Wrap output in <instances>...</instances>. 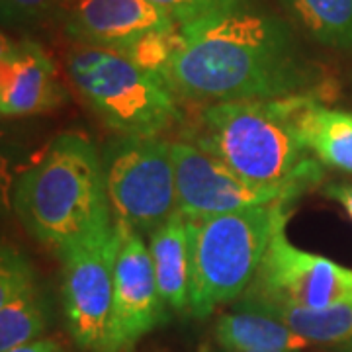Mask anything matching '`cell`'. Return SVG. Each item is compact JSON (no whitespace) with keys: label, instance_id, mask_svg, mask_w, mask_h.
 I'll list each match as a JSON object with an SVG mask.
<instances>
[{"label":"cell","instance_id":"obj_1","mask_svg":"<svg viewBox=\"0 0 352 352\" xmlns=\"http://www.w3.org/2000/svg\"><path fill=\"white\" fill-rule=\"evenodd\" d=\"M166 80L180 100L201 106L319 96L325 87L288 20L249 0L178 25Z\"/></svg>","mask_w":352,"mask_h":352},{"label":"cell","instance_id":"obj_2","mask_svg":"<svg viewBox=\"0 0 352 352\" xmlns=\"http://www.w3.org/2000/svg\"><path fill=\"white\" fill-rule=\"evenodd\" d=\"M12 210L25 231L59 258L108 233L113 215L96 145L82 133H59L16 178Z\"/></svg>","mask_w":352,"mask_h":352},{"label":"cell","instance_id":"obj_3","mask_svg":"<svg viewBox=\"0 0 352 352\" xmlns=\"http://www.w3.org/2000/svg\"><path fill=\"white\" fill-rule=\"evenodd\" d=\"M292 100L204 104L186 139L256 186L305 192L321 184L323 164L298 135Z\"/></svg>","mask_w":352,"mask_h":352},{"label":"cell","instance_id":"obj_4","mask_svg":"<svg viewBox=\"0 0 352 352\" xmlns=\"http://www.w3.org/2000/svg\"><path fill=\"white\" fill-rule=\"evenodd\" d=\"M288 201L235 214L188 219L190 307L196 319L237 302L249 289L276 227L288 219Z\"/></svg>","mask_w":352,"mask_h":352},{"label":"cell","instance_id":"obj_5","mask_svg":"<svg viewBox=\"0 0 352 352\" xmlns=\"http://www.w3.org/2000/svg\"><path fill=\"white\" fill-rule=\"evenodd\" d=\"M65 67L80 98L116 135L161 138L182 118L173 87L122 51L71 43Z\"/></svg>","mask_w":352,"mask_h":352},{"label":"cell","instance_id":"obj_6","mask_svg":"<svg viewBox=\"0 0 352 352\" xmlns=\"http://www.w3.org/2000/svg\"><path fill=\"white\" fill-rule=\"evenodd\" d=\"M100 155L113 219L149 237L178 210L170 141L116 135Z\"/></svg>","mask_w":352,"mask_h":352},{"label":"cell","instance_id":"obj_7","mask_svg":"<svg viewBox=\"0 0 352 352\" xmlns=\"http://www.w3.org/2000/svg\"><path fill=\"white\" fill-rule=\"evenodd\" d=\"M286 223L288 219L276 227L258 272L243 296L305 311L352 303L351 268L298 249L286 237Z\"/></svg>","mask_w":352,"mask_h":352},{"label":"cell","instance_id":"obj_8","mask_svg":"<svg viewBox=\"0 0 352 352\" xmlns=\"http://www.w3.org/2000/svg\"><path fill=\"white\" fill-rule=\"evenodd\" d=\"M116 231L102 233L61 256V303L67 331L82 352L113 349Z\"/></svg>","mask_w":352,"mask_h":352},{"label":"cell","instance_id":"obj_9","mask_svg":"<svg viewBox=\"0 0 352 352\" xmlns=\"http://www.w3.org/2000/svg\"><path fill=\"white\" fill-rule=\"evenodd\" d=\"M178 210L188 219L235 214L249 208L294 201L303 192L256 186L190 141H173Z\"/></svg>","mask_w":352,"mask_h":352},{"label":"cell","instance_id":"obj_10","mask_svg":"<svg viewBox=\"0 0 352 352\" xmlns=\"http://www.w3.org/2000/svg\"><path fill=\"white\" fill-rule=\"evenodd\" d=\"M113 349L126 352L166 321L147 239L126 221L113 219Z\"/></svg>","mask_w":352,"mask_h":352},{"label":"cell","instance_id":"obj_11","mask_svg":"<svg viewBox=\"0 0 352 352\" xmlns=\"http://www.w3.org/2000/svg\"><path fill=\"white\" fill-rule=\"evenodd\" d=\"M59 18L65 36L73 43L116 51L178 25L147 0H67Z\"/></svg>","mask_w":352,"mask_h":352},{"label":"cell","instance_id":"obj_12","mask_svg":"<svg viewBox=\"0 0 352 352\" xmlns=\"http://www.w3.org/2000/svg\"><path fill=\"white\" fill-rule=\"evenodd\" d=\"M69 98L55 63L38 41L2 34L0 43V113L22 118L51 112Z\"/></svg>","mask_w":352,"mask_h":352},{"label":"cell","instance_id":"obj_13","mask_svg":"<svg viewBox=\"0 0 352 352\" xmlns=\"http://www.w3.org/2000/svg\"><path fill=\"white\" fill-rule=\"evenodd\" d=\"M50 325V305L38 272L10 243L0 251V352L41 339Z\"/></svg>","mask_w":352,"mask_h":352},{"label":"cell","instance_id":"obj_14","mask_svg":"<svg viewBox=\"0 0 352 352\" xmlns=\"http://www.w3.org/2000/svg\"><path fill=\"white\" fill-rule=\"evenodd\" d=\"M292 120L319 163L352 175V112L329 108L319 96H294Z\"/></svg>","mask_w":352,"mask_h":352},{"label":"cell","instance_id":"obj_15","mask_svg":"<svg viewBox=\"0 0 352 352\" xmlns=\"http://www.w3.org/2000/svg\"><path fill=\"white\" fill-rule=\"evenodd\" d=\"M214 342L239 351H300L309 342L266 311L258 303L239 298L233 309L221 314L214 323Z\"/></svg>","mask_w":352,"mask_h":352},{"label":"cell","instance_id":"obj_16","mask_svg":"<svg viewBox=\"0 0 352 352\" xmlns=\"http://www.w3.org/2000/svg\"><path fill=\"white\" fill-rule=\"evenodd\" d=\"M145 239L164 305L173 311L188 309L192 278L188 219L176 210Z\"/></svg>","mask_w":352,"mask_h":352},{"label":"cell","instance_id":"obj_17","mask_svg":"<svg viewBox=\"0 0 352 352\" xmlns=\"http://www.w3.org/2000/svg\"><path fill=\"white\" fill-rule=\"evenodd\" d=\"M292 24L329 50L352 51V0H280Z\"/></svg>","mask_w":352,"mask_h":352},{"label":"cell","instance_id":"obj_18","mask_svg":"<svg viewBox=\"0 0 352 352\" xmlns=\"http://www.w3.org/2000/svg\"><path fill=\"white\" fill-rule=\"evenodd\" d=\"M247 300L258 303L266 311L276 315L280 321H284L309 344L327 349L331 352H352V303H342L321 311H305V309L282 307L274 303L252 300V298Z\"/></svg>","mask_w":352,"mask_h":352},{"label":"cell","instance_id":"obj_19","mask_svg":"<svg viewBox=\"0 0 352 352\" xmlns=\"http://www.w3.org/2000/svg\"><path fill=\"white\" fill-rule=\"evenodd\" d=\"M67 0H0L4 25H32L61 14Z\"/></svg>","mask_w":352,"mask_h":352},{"label":"cell","instance_id":"obj_20","mask_svg":"<svg viewBox=\"0 0 352 352\" xmlns=\"http://www.w3.org/2000/svg\"><path fill=\"white\" fill-rule=\"evenodd\" d=\"M155 4L157 8H161L166 12L176 24H188L192 20L204 18L208 14L219 12L223 8L241 4L245 0H147Z\"/></svg>","mask_w":352,"mask_h":352},{"label":"cell","instance_id":"obj_21","mask_svg":"<svg viewBox=\"0 0 352 352\" xmlns=\"http://www.w3.org/2000/svg\"><path fill=\"white\" fill-rule=\"evenodd\" d=\"M323 194L333 201L340 204L352 219V182H331L327 186H323Z\"/></svg>","mask_w":352,"mask_h":352},{"label":"cell","instance_id":"obj_22","mask_svg":"<svg viewBox=\"0 0 352 352\" xmlns=\"http://www.w3.org/2000/svg\"><path fill=\"white\" fill-rule=\"evenodd\" d=\"M6 352H65V349L59 340L41 337V339L25 342V344H20V346H14V349Z\"/></svg>","mask_w":352,"mask_h":352},{"label":"cell","instance_id":"obj_23","mask_svg":"<svg viewBox=\"0 0 352 352\" xmlns=\"http://www.w3.org/2000/svg\"><path fill=\"white\" fill-rule=\"evenodd\" d=\"M201 352H300V351H239V349H223V346H217V344H210V346H204Z\"/></svg>","mask_w":352,"mask_h":352}]
</instances>
